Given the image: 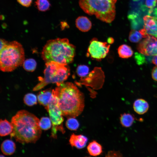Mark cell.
<instances>
[{
  "mask_svg": "<svg viewBox=\"0 0 157 157\" xmlns=\"http://www.w3.org/2000/svg\"><path fill=\"white\" fill-rule=\"evenodd\" d=\"M105 157H123V156L119 151H109Z\"/></svg>",
  "mask_w": 157,
  "mask_h": 157,
  "instance_id": "cell-28",
  "label": "cell"
},
{
  "mask_svg": "<svg viewBox=\"0 0 157 157\" xmlns=\"http://www.w3.org/2000/svg\"><path fill=\"white\" fill-rule=\"evenodd\" d=\"M58 106L64 116L75 117L80 115L84 107V95L73 83L63 82L53 89Z\"/></svg>",
  "mask_w": 157,
  "mask_h": 157,
  "instance_id": "cell-1",
  "label": "cell"
},
{
  "mask_svg": "<svg viewBox=\"0 0 157 157\" xmlns=\"http://www.w3.org/2000/svg\"><path fill=\"white\" fill-rule=\"evenodd\" d=\"M37 63L35 60L32 58L27 59L23 64L24 68L26 71L32 72L35 69Z\"/></svg>",
  "mask_w": 157,
  "mask_h": 157,
  "instance_id": "cell-21",
  "label": "cell"
},
{
  "mask_svg": "<svg viewBox=\"0 0 157 157\" xmlns=\"http://www.w3.org/2000/svg\"><path fill=\"white\" fill-rule=\"evenodd\" d=\"M35 5L39 11L45 12L49 10L51 4L49 0H36Z\"/></svg>",
  "mask_w": 157,
  "mask_h": 157,
  "instance_id": "cell-20",
  "label": "cell"
},
{
  "mask_svg": "<svg viewBox=\"0 0 157 157\" xmlns=\"http://www.w3.org/2000/svg\"><path fill=\"white\" fill-rule=\"evenodd\" d=\"M13 130V126L11 123L6 119L0 121V135L4 136L11 134Z\"/></svg>",
  "mask_w": 157,
  "mask_h": 157,
  "instance_id": "cell-16",
  "label": "cell"
},
{
  "mask_svg": "<svg viewBox=\"0 0 157 157\" xmlns=\"http://www.w3.org/2000/svg\"><path fill=\"white\" fill-rule=\"evenodd\" d=\"M88 141V138L84 135L73 133L70 137L69 142L72 147L81 149L85 146Z\"/></svg>",
  "mask_w": 157,
  "mask_h": 157,
  "instance_id": "cell-12",
  "label": "cell"
},
{
  "mask_svg": "<svg viewBox=\"0 0 157 157\" xmlns=\"http://www.w3.org/2000/svg\"><path fill=\"white\" fill-rule=\"evenodd\" d=\"M44 73V77H39L40 82L33 88V91L40 90L50 83L59 85L67 78L70 69L67 65L51 61L46 63Z\"/></svg>",
  "mask_w": 157,
  "mask_h": 157,
  "instance_id": "cell-6",
  "label": "cell"
},
{
  "mask_svg": "<svg viewBox=\"0 0 157 157\" xmlns=\"http://www.w3.org/2000/svg\"><path fill=\"white\" fill-rule=\"evenodd\" d=\"M74 118L69 117L66 122V125L67 127L71 130H76L79 126L78 121Z\"/></svg>",
  "mask_w": 157,
  "mask_h": 157,
  "instance_id": "cell-23",
  "label": "cell"
},
{
  "mask_svg": "<svg viewBox=\"0 0 157 157\" xmlns=\"http://www.w3.org/2000/svg\"><path fill=\"white\" fill-rule=\"evenodd\" d=\"M157 3V0H146L145 5L149 9V13H151L154 8L156 6Z\"/></svg>",
  "mask_w": 157,
  "mask_h": 157,
  "instance_id": "cell-27",
  "label": "cell"
},
{
  "mask_svg": "<svg viewBox=\"0 0 157 157\" xmlns=\"http://www.w3.org/2000/svg\"><path fill=\"white\" fill-rule=\"evenodd\" d=\"M117 0H78L80 7L86 13L107 23H111L116 15Z\"/></svg>",
  "mask_w": 157,
  "mask_h": 157,
  "instance_id": "cell-4",
  "label": "cell"
},
{
  "mask_svg": "<svg viewBox=\"0 0 157 157\" xmlns=\"http://www.w3.org/2000/svg\"><path fill=\"white\" fill-rule=\"evenodd\" d=\"M8 42L5 40L3 39H0V50L6 45Z\"/></svg>",
  "mask_w": 157,
  "mask_h": 157,
  "instance_id": "cell-31",
  "label": "cell"
},
{
  "mask_svg": "<svg viewBox=\"0 0 157 157\" xmlns=\"http://www.w3.org/2000/svg\"><path fill=\"white\" fill-rule=\"evenodd\" d=\"M89 154L91 156H97L100 155L102 152L101 145L96 141H93L90 143L87 147Z\"/></svg>",
  "mask_w": 157,
  "mask_h": 157,
  "instance_id": "cell-17",
  "label": "cell"
},
{
  "mask_svg": "<svg viewBox=\"0 0 157 157\" xmlns=\"http://www.w3.org/2000/svg\"><path fill=\"white\" fill-rule=\"evenodd\" d=\"M1 149L4 154L7 155H11L15 151V144L11 140H6L2 143L1 145Z\"/></svg>",
  "mask_w": 157,
  "mask_h": 157,
  "instance_id": "cell-15",
  "label": "cell"
},
{
  "mask_svg": "<svg viewBox=\"0 0 157 157\" xmlns=\"http://www.w3.org/2000/svg\"><path fill=\"white\" fill-rule=\"evenodd\" d=\"M37 98L36 96L32 93L26 94L24 98V101L26 105L32 106L37 103Z\"/></svg>",
  "mask_w": 157,
  "mask_h": 157,
  "instance_id": "cell-22",
  "label": "cell"
},
{
  "mask_svg": "<svg viewBox=\"0 0 157 157\" xmlns=\"http://www.w3.org/2000/svg\"><path fill=\"white\" fill-rule=\"evenodd\" d=\"M53 97V90L49 88L39 92L38 95V99L40 104L44 106L47 110L48 105Z\"/></svg>",
  "mask_w": 157,
  "mask_h": 157,
  "instance_id": "cell-11",
  "label": "cell"
},
{
  "mask_svg": "<svg viewBox=\"0 0 157 157\" xmlns=\"http://www.w3.org/2000/svg\"><path fill=\"white\" fill-rule=\"evenodd\" d=\"M151 76L152 78L157 81V66H155L153 68L151 72Z\"/></svg>",
  "mask_w": 157,
  "mask_h": 157,
  "instance_id": "cell-30",
  "label": "cell"
},
{
  "mask_svg": "<svg viewBox=\"0 0 157 157\" xmlns=\"http://www.w3.org/2000/svg\"><path fill=\"white\" fill-rule=\"evenodd\" d=\"M75 47L66 38H58L48 40L44 47L42 56L45 63L53 61L67 65L73 60Z\"/></svg>",
  "mask_w": 157,
  "mask_h": 157,
  "instance_id": "cell-3",
  "label": "cell"
},
{
  "mask_svg": "<svg viewBox=\"0 0 157 157\" xmlns=\"http://www.w3.org/2000/svg\"><path fill=\"white\" fill-rule=\"evenodd\" d=\"M117 51L119 56L122 58H128L133 54V51L131 47L126 44L120 46L118 49Z\"/></svg>",
  "mask_w": 157,
  "mask_h": 157,
  "instance_id": "cell-19",
  "label": "cell"
},
{
  "mask_svg": "<svg viewBox=\"0 0 157 157\" xmlns=\"http://www.w3.org/2000/svg\"><path fill=\"white\" fill-rule=\"evenodd\" d=\"M137 49L144 55L157 56V39L153 36H148L138 43Z\"/></svg>",
  "mask_w": 157,
  "mask_h": 157,
  "instance_id": "cell-9",
  "label": "cell"
},
{
  "mask_svg": "<svg viewBox=\"0 0 157 157\" xmlns=\"http://www.w3.org/2000/svg\"><path fill=\"white\" fill-rule=\"evenodd\" d=\"M76 27L80 31L86 32L89 31L92 26L90 20L87 17L80 16L78 17L75 21Z\"/></svg>",
  "mask_w": 157,
  "mask_h": 157,
  "instance_id": "cell-13",
  "label": "cell"
},
{
  "mask_svg": "<svg viewBox=\"0 0 157 157\" xmlns=\"http://www.w3.org/2000/svg\"><path fill=\"white\" fill-rule=\"evenodd\" d=\"M0 157H5L4 156H3V155H0Z\"/></svg>",
  "mask_w": 157,
  "mask_h": 157,
  "instance_id": "cell-34",
  "label": "cell"
},
{
  "mask_svg": "<svg viewBox=\"0 0 157 157\" xmlns=\"http://www.w3.org/2000/svg\"><path fill=\"white\" fill-rule=\"evenodd\" d=\"M18 2L23 6L28 7L31 5L32 0H17Z\"/></svg>",
  "mask_w": 157,
  "mask_h": 157,
  "instance_id": "cell-29",
  "label": "cell"
},
{
  "mask_svg": "<svg viewBox=\"0 0 157 157\" xmlns=\"http://www.w3.org/2000/svg\"><path fill=\"white\" fill-rule=\"evenodd\" d=\"M50 118L48 117H42L39 122V125L40 129L44 130H47L50 129L52 124Z\"/></svg>",
  "mask_w": 157,
  "mask_h": 157,
  "instance_id": "cell-25",
  "label": "cell"
},
{
  "mask_svg": "<svg viewBox=\"0 0 157 157\" xmlns=\"http://www.w3.org/2000/svg\"><path fill=\"white\" fill-rule=\"evenodd\" d=\"M108 42L110 44H112L114 42V39L112 38H109L108 40Z\"/></svg>",
  "mask_w": 157,
  "mask_h": 157,
  "instance_id": "cell-33",
  "label": "cell"
},
{
  "mask_svg": "<svg viewBox=\"0 0 157 157\" xmlns=\"http://www.w3.org/2000/svg\"><path fill=\"white\" fill-rule=\"evenodd\" d=\"M143 19V28L139 31L143 37L150 35L157 38V18L148 15L144 16Z\"/></svg>",
  "mask_w": 157,
  "mask_h": 157,
  "instance_id": "cell-10",
  "label": "cell"
},
{
  "mask_svg": "<svg viewBox=\"0 0 157 157\" xmlns=\"http://www.w3.org/2000/svg\"><path fill=\"white\" fill-rule=\"evenodd\" d=\"M89 68L86 65H81L77 67L76 72L78 75L80 77H85L88 74Z\"/></svg>",
  "mask_w": 157,
  "mask_h": 157,
  "instance_id": "cell-26",
  "label": "cell"
},
{
  "mask_svg": "<svg viewBox=\"0 0 157 157\" xmlns=\"http://www.w3.org/2000/svg\"><path fill=\"white\" fill-rule=\"evenodd\" d=\"M110 47V44L107 42L99 41L94 38L91 41L88 51L91 58L100 60L106 57Z\"/></svg>",
  "mask_w": 157,
  "mask_h": 157,
  "instance_id": "cell-8",
  "label": "cell"
},
{
  "mask_svg": "<svg viewBox=\"0 0 157 157\" xmlns=\"http://www.w3.org/2000/svg\"><path fill=\"white\" fill-rule=\"evenodd\" d=\"M151 61L154 64L157 65V56H154L153 57Z\"/></svg>",
  "mask_w": 157,
  "mask_h": 157,
  "instance_id": "cell-32",
  "label": "cell"
},
{
  "mask_svg": "<svg viewBox=\"0 0 157 157\" xmlns=\"http://www.w3.org/2000/svg\"></svg>",
  "mask_w": 157,
  "mask_h": 157,
  "instance_id": "cell-35",
  "label": "cell"
},
{
  "mask_svg": "<svg viewBox=\"0 0 157 157\" xmlns=\"http://www.w3.org/2000/svg\"><path fill=\"white\" fill-rule=\"evenodd\" d=\"M119 118L122 125L126 128L131 126L135 119L134 116L133 115L126 113L121 114Z\"/></svg>",
  "mask_w": 157,
  "mask_h": 157,
  "instance_id": "cell-18",
  "label": "cell"
},
{
  "mask_svg": "<svg viewBox=\"0 0 157 157\" xmlns=\"http://www.w3.org/2000/svg\"><path fill=\"white\" fill-rule=\"evenodd\" d=\"M24 56V49L20 43L15 41L8 42L0 50L1 70L3 72L13 71L23 64Z\"/></svg>",
  "mask_w": 157,
  "mask_h": 157,
  "instance_id": "cell-5",
  "label": "cell"
},
{
  "mask_svg": "<svg viewBox=\"0 0 157 157\" xmlns=\"http://www.w3.org/2000/svg\"><path fill=\"white\" fill-rule=\"evenodd\" d=\"M142 37V35L139 31L133 30L129 33V38L131 42L136 43L140 41Z\"/></svg>",
  "mask_w": 157,
  "mask_h": 157,
  "instance_id": "cell-24",
  "label": "cell"
},
{
  "mask_svg": "<svg viewBox=\"0 0 157 157\" xmlns=\"http://www.w3.org/2000/svg\"><path fill=\"white\" fill-rule=\"evenodd\" d=\"M149 107L148 102L144 99L140 98L134 102L133 108L134 111L139 115H142L146 113Z\"/></svg>",
  "mask_w": 157,
  "mask_h": 157,
  "instance_id": "cell-14",
  "label": "cell"
},
{
  "mask_svg": "<svg viewBox=\"0 0 157 157\" xmlns=\"http://www.w3.org/2000/svg\"><path fill=\"white\" fill-rule=\"evenodd\" d=\"M53 96V98L48 105L47 111L49 112L52 124L51 137L56 138L57 131H60L63 133L65 131L62 124L64 119L63 115L58 106L57 98L54 95Z\"/></svg>",
  "mask_w": 157,
  "mask_h": 157,
  "instance_id": "cell-7",
  "label": "cell"
},
{
  "mask_svg": "<svg viewBox=\"0 0 157 157\" xmlns=\"http://www.w3.org/2000/svg\"><path fill=\"white\" fill-rule=\"evenodd\" d=\"M11 121L13 130L10 136L17 142L35 143L40 137L42 131L39 125L40 120L33 114L21 110L12 117Z\"/></svg>",
  "mask_w": 157,
  "mask_h": 157,
  "instance_id": "cell-2",
  "label": "cell"
}]
</instances>
